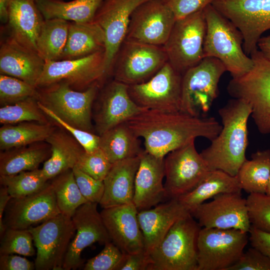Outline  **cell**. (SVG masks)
<instances>
[{
	"label": "cell",
	"instance_id": "1",
	"mask_svg": "<svg viewBox=\"0 0 270 270\" xmlns=\"http://www.w3.org/2000/svg\"><path fill=\"white\" fill-rule=\"evenodd\" d=\"M125 123L137 136L144 139L147 152L162 158L196 138L212 141L222 128L213 117L194 116L180 111L146 110Z\"/></svg>",
	"mask_w": 270,
	"mask_h": 270
},
{
	"label": "cell",
	"instance_id": "2",
	"mask_svg": "<svg viewBox=\"0 0 270 270\" xmlns=\"http://www.w3.org/2000/svg\"><path fill=\"white\" fill-rule=\"evenodd\" d=\"M218 112L222 128L200 154L210 170H220L236 176L247 160L248 122L252 109L244 100L234 98Z\"/></svg>",
	"mask_w": 270,
	"mask_h": 270
},
{
	"label": "cell",
	"instance_id": "3",
	"mask_svg": "<svg viewBox=\"0 0 270 270\" xmlns=\"http://www.w3.org/2000/svg\"><path fill=\"white\" fill-rule=\"evenodd\" d=\"M203 11L206 22L204 58L213 57L219 60L232 78L248 73L254 63L252 58L244 51L241 32L212 4L206 6Z\"/></svg>",
	"mask_w": 270,
	"mask_h": 270
},
{
	"label": "cell",
	"instance_id": "4",
	"mask_svg": "<svg viewBox=\"0 0 270 270\" xmlns=\"http://www.w3.org/2000/svg\"><path fill=\"white\" fill-rule=\"evenodd\" d=\"M201 228L190 212L179 218L150 254L148 270H198Z\"/></svg>",
	"mask_w": 270,
	"mask_h": 270
},
{
	"label": "cell",
	"instance_id": "5",
	"mask_svg": "<svg viewBox=\"0 0 270 270\" xmlns=\"http://www.w3.org/2000/svg\"><path fill=\"white\" fill-rule=\"evenodd\" d=\"M250 56L254 66L244 75L232 78L228 86L233 98L250 104L251 116L262 134H270V61L258 50Z\"/></svg>",
	"mask_w": 270,
	"mask_h": 270
},
{
	"label": "cell",
	"instance_id": "6",
	"mask_svg": "<svg viewBox=\"0 0 270 270\" xmlns=\"http://www.w3.org/2000/svg\"><path fill=\"white\" fill-rule=\"evenodd\" d=\"M226 72L224 64L213 57H204L182 76L180 112L204 117L218 95L220 78Z\"/></svg>",
	"mask_w": 270,
	"mask_h": 270
},
{
	"label": "cell",
	"instance_id": "7",
	"mask_svg": "<svg viewBox=\"0 0 270 270\" xmlns=\"http://www.w3.org/2000/svg\"><path fill=\"white\" fill-rule=\"evenodd\" d=\"M203 10L176 20L163 46L168 62L182 75L204 58L206 22Z\"/></svg>",
	"mask_w": 270,
	"mask_h": 270
},
{
	"label": "cell",
	"instance_id": "8",
	"mask_svg": "<svg viewBox=\"0 0 270 270\" xmlns=\"http://www.w3.org/2000/svg\"><path fill=\"white\" fill-rule=\"evenodd\" d=\"M33 236L36 270H63L62 266L76 228L72 218L62 213L28 228Z\"/></svg>",
	"mask_w": 270,
	"mask_h": 270
},
{
	"label": "cell",
	"instance_id": "9",
	"mask_svg": "<svg viewBox=\"0 0 270 270\" xmlns=\"http://www.w3.org/2000/svg\"><path fill=\"white\" fill-rule=\"evenodd\" d=\"M239 230L202 228L198 240V270H228L243 254L249 237Z\"/></svg>",
	"mask_w": 270,
	"mask_h": 270
},
{
	"label": "cell",
	"instance_id": "10",
	"mask_svg": "<svg viewBox=\"0 0 270 270\" xmlns=\"http://www.w3.org/2000/svg\"><path fill=\"white\" fill-rule=\"evenodd\" d=\"M167 62L163 46L124 40L113 66L114 80L128 86L144 82Z\"/></svg>",
	"mask_w": 270,
	"mask_h": 270
},
{
	"label": "cell",
	"instance_id": "11",
	"mask_svg": "<svg viewBox=\"0 0 270 270\" xmlns=\"http://www.w3.org/2000/svg\"><path fill=\"white\" fill-rule=\"evenodd\" d=\"M108 74L104 64V50L80 58L45 60L36 88L65 82L72 88L84 90L98 84Z\"/></svg>",
	"mask_w": 270,
	"mask_h": 270
},
{
	"label": "cell",
	"instance_id": "12",
	"mask_svg": "<svg viewBox=\"0 0 270 270\" xmlns=\"http://www.w3.org/2000/svg\"><path fill=\"white\" fill-rule=\"evenodd\" d=\"M212 5L241 32L248 56L258 50L262 34L270 30V0H214Z\"/></svg>",
	"mask_w": 270,
	"mask_h": 270
},
{
	"label": "cell",
	"instance_id": "13",
	"mask_svg": "<svg viewBox=\"0 0 270 270\" xmlns=\"http://www.w3.org/2000/svg\"><path fill=\"white\" fill-rule=\"evenodd\" d=\"M98 87L96 84L78 91L67 83H58L46 87L38 100L68 124L91 132L92 108Z\"/></svg>",
	"mask_w": 270,
	"mask_h": 270
},
{
	"label": "cell",
	"instance_id": "14",
	"mask_svg": "<svg viewBox=\"0 0 270 270\" xmlns=\"http://www.w3.org/2000/svg\"><path fill=\"white\" fill-rule=\"evenodd\" d=\"M194 141L172 151L164 158L166 198H177L190 192L210 171Z\"/></svg>",
	"mask_w": 270,
	"mask_h": 270
},
{
	"label": "cell",
	"instance_id": "15",
	"mask_svg": "<svg viewBox=\"0 0 270 270\" xmlns=\"http://www.w3.org/2000/svg\"><path fill=\"white\" fill-rule=\"evenodd\" d=\"M182 76L167 62L148 80L128 86V92L138 106L146 109L180 112Z\"/></svg>",
	"mask_w": 270,
	"mask_h": 270
},
{
	"label": "cell",
	"instance_id": "16",
	"mask_svg": "<svg viewBox=\"0 0 270 270\" xmlns=\"http://www.w3.org/2000/svg\"><path fill=\"white\" fill-rule=\"evenodd\" d=\"M176 20L163 0H149L132 13L125 40L163 46Z\"/></svg>",
	"mask_w": 270,
	"mask_h": 270
},
{
	"label": "cell",
	"instance_id": "17",
	"mask_svg": "<svg viewBox=\"0 0 270 270\" xmlns=\"http://www.w3.org/2000/svg\"><path fill=\"white\" fill-rule=\"evenodd\" d=\"M190 213L202 228H234L248 232L251 227L246 200L241 192L218 194Z\"/></svg>",
	"mask_w": 270,
	"mask_h": 270
},
{
	"label": "cell",
	"instance_id": "18",
	"mask_svg": "<svg viewBox=\"0 0 270 270\" xmlns=\"http://www.w3.org/2000/svg\"><path fill=\"white\" fill-rule=\"evenodd\" d=\"M148 0H106L97 12L94 21L104 34V64L108 74L113 68L117 54L126 38L132 13Z\"/></svg>",
	"mask_w": 270,
	"mask_h": 270
},
{
	"label": "cell",
	"instance_id": "19",
	"mask_svg": "<svg viewBox=\"0 0 270 270\" xmlns=\"http://www.w3.org/2000/svg\"><path fill=\"white\" fill-rule=\"evenodd\" d=\"M61 213L50 182L39 192L13 198L6 208L3 222L6 228L28 229Z\"/></svg>",
	"mask_w": 270,
	"mask_h": 270
},
{
	"label": "cell",
	"instance_id": "20",
	"mask_svg": "<svg viewBox=\"0 0 270 270\" xmlns=\"http://www.w3.org/2000/svg\"><path fill=\"white\" fill-rule=\"evenodd\" d=\"M98 204L88 202L78 207L72 215L76 233L65 256L63 270L80 268L82 263V252L88 246L95 242L104 244L111 241L100 212L97 210Z\"/></svg>",
	"mask_w": 270,
	"mask_h": 270
},
{
	"label": "cell",
	"instance_id": "21",
	"mask_svg": "<svg viewBox=\"0 0 270 270\" xmlns=\"http://www.w3.org/2000/svg\"><path fill=\"white\" fill-rule=\"evenodd\" d=\"M138 212L133 202L102 208L100 212L111 241L124 253L145 250Z\"/></svg>",
	"mask_w": 270,
	"mask_h": 270
},
{
	"label": "cell",
	"instance_id": "22",
	"mask_svg": "<svg viewBox=\"0 0 270 270\" xmlns=\"http://www.w3.org/2000/svg\"><path fill=\"white\" fill-rule=\"evenodd\" d=\"M140 159L133 198L138 212L152 208L166 198L162 183L165 177L164 158L156 156L144 150Z\"/></svg>",
	"mask_w": 270,
	"mask_h": 270
},
{
	"label": "cell",
	"instance_id": "23",
	"mask_svg": "<svg viewBox=\"0 0 270 270\" xmlns=\"http://www.w3.org/2000/svg\"><path fill=\"white\" fill-rule=\"evenodd\" d=\"M146 110L138 106L131 98L128 85L114 80L105 90L96 116V129L98 135L125 123Z\"/></svg>",
	"mask_w": 270,
	"mask_h": 270
},
{
	"label": "cell",
	"instance_id": "24",
	"mask_svg": "<svg viewBox=\"0 0 270 270\" xmlns=\"http://www.w3.org/2000/svg\"><path fill=\"white\" fill-rule=\"evenodd\" d=\"M44 64L45 60L36 52L12 36L1 45L0 74L14 77L36 87Z\"/></svg>",
	"mask_w": 270,
	"mask_h": 270
},
{
	"label": "cell",
	"instance_id": "25",
	"mask_svg": "<svg viewBox=\"0 0 270 270\" xmlns=\"http://www.w3.org/2000/svg\"><path fill=\"white\" fill-rule=\"evenodd\" d=\"M190 212L178 198L138 212V218L148 254L162 241L173 224Z\"/></svg>",
	"mask_w": 270,
	"mask_h": 270
},
{
	"label": "cell",
	"instance_id": "26",
	"mask_svg": "<svg viewBox=\"0 0 270 270\" xmlns=\"http://www.w3.org/2000/svg\"><path fill=\"white\" fill-rule=\"evenodd\" d=\"M138 156L112 164L103 180L104 192L99 204L102 208L133 202Z\"/></svg>",
	"mask_w": 270,
	"mask_h": 270
},
{
	"label": "cell",
	"instance_id": "27",
	"mask_svg": "<svg viewBox=\"0 0 270 270\" xmlns=\"http://www.w3.org/2000/svg\"><path fill=\"white\" fill-rule=\"evenodd\" d=\"M43 18L36 0H12L8 20L12 36L37 52L36 41L44 20Z\"/></svg>",
	"mask_w": 270,
	"mask_h": 270
},
{
	"label": "cell",
	"instance_id": "28",
	"mask_svg": "<svg viewBox=\"0 0 270 270\" xmlns=\"http://www.w3.org/2000/svg\"><path fill=\"white\" fill-rule=\"evenodd\" d=\"M50 146L51 154L42 168L47 180L72 170L84 151L82 146L72 136L62 132L54 130L46 139Z\"/></svg>",
	"mask_w": 270,
	"mask_h": 270
},
{
	"label": "cell",
	"instance_id": "29",
	"mask_svg": "<svg viewBox=\"0 0 270 270\" xmlns=\"http://www.w3.org/2000/svg\"><path fill=\"white\" fill-rule=\"evenodd\" d=\"M104 32L95 22H70L68 38L60 60L80 58L104 50Z\"/></svg>",
	"mask_w": 270,
	"mask_h": 270
},
{
	"label": "cell",
	"instance_id": "30",
	"mask_svg": "<svg viewBox=\"0 0 270 270\" xmlns=\"http://www.w3.org/2000/svg\"><path fill=\"white\" fill-rule=\"evenodd\" d=\"M242 190L236 176L213 170L194 190L177 198L190 212L206 200L218 194L241 192Z\"/></svg>",
	"mask_w": 270,
	"mask_h": 270
},
{
	"label": "cell",
	"instance_id": "31",
	"mask_svg": "<svg viewBox=\"0 0 270 270\" xmlns=\"http://www.w3.org/2000/svg\"><path fill=\"white\" fill-rule=\"evenodd\" d=\"M106 0H36L44 19L61 18L78 23L94 20Z\"/></svg>",
	"mask_w": 270,
	"mask_h": 270
},
{
	"label": "cell",
	"instance_id": "32",
	"mask_svg": "<svg viewBox=\"0 0 270 270\" xmlns=\"http://www.w3.org/2000/svg\"><path fill=\"white\" fill-rule=\"evenodd\" d=\"M139 138L123 123L100 136L99 148L112 164L138 156L143 150Z\"/></svg>",
	"mask_w": 270,
	"mask_h": 270
},
{
	"label": "cell",
	"instance_id": "33",
	"mask_svg": "<svg viewBox=\"0 0 270 270\" xmlns=\"http://www.w3.org/2000/svg\"><path fill=\"white\" fill-rule=\"evenodd\" d=\"M38 143L1 153L0 176L13 175L38 168L40 164L50 156L51 148H48L46 144Z\"/></svg>",
	"mask_w": 270,
	"mask_h": 270
},
{
	"label": "cell",
	"instance_id": "34",
	"mask_svg": "<svg viewBox=\"0 0 270 270\" xmlns=\"http://www.w3.org/2000/svg\"><path fill=\"white\" fill-rule=\"evenodd\" d=\"M4 124L0 128V148L8 150L46 141L55 130L49 123L22 122Z\"/></svg>",
	"mask_w": 270,
	"mask_h": 270
},
{
	"label": "cell",
	"instance_id": "35",
	"mask_svg": "<svg viewBox=\"0 0 270 270\" xmlns=\"http://www.w3.org/2000/svg\"><path fill=\"white\" fill-rule=\"evenodd\" d=\"M270 173V150L253 153L236 175L242 190L250 194H266Z\"/></svg>",
	"mask_w": 270,
	"mask_h": 270
},
{
	"label": "cell",
	"instance_id": "36",
	"mask_svg": "<svg viewBox=\"0 0 270 270\" xmlns=\"http://www.w3.org/2000/svg\"><path fill=\"white\" fill-rule=\"evenodd\" d=\"M69 24L61 18L44 19L36 41L37 52L44 60H60Z\"/></svg>",
	"mask_w": 270,
	"mask_h": 270
},
{
	"label": "cell",
	"instance_id": "37",
	"mask_svg": "<svg viewBox=\"0 0 270 270\" xmlns=\"http://www.w3.org/2000/svg\"><path fill=\"white\" fill-rule=\"evenodd\" d=\"M51 180L50 182L60 212L72 218L78 207L88 202L78 188L72 170H69Z\"/></svg>",
	"mask_w": 270,
	"mask_h": 270
},
{
	"label": "cell",
	"instance_id": "38",
	"mask_svg": "<svg viewBox=\"0 0 270 270\" xmlns=\"http://www.w3.org/2000/svg\"><path fill=\"white\" fill-rule=\"evenodd\" d=\"M42 169L24 171L16 174L0 176L1 186H6L12 198L26 196L44 188L48 182Z\"/></svg>",
	"mask_w": 270,
	"mask_h": 270
},
{
	"label": "cell",
	"instance_id": "39",
	"mask_svg": "<svg viewBox=\"0 0 270 270\" xmlns=\"http://www.w3.org/2000/svg\"><path fill=\"white\" fill-rule=\"evenodd\" d=\"M37 98H32L5 105L0 108V122L4 124L22 122L48 123L46 115L38 104Z\"/></svg>",
	"mask_w": 270,
	"mask_h": 270
},
{
	"label": "cell",
	"instance_id": "40",
	"mask_svg": "<svg viewBox=\"0 0 270 270\" xmlns=\"http://www.w3.org/2000/svg\"><path fill=\"white\" fill-rule=\"evenodd\" d=\"M36 88L20 79L0 74V104L5 106L32 98L38 100L40 94Z\"/></svg>",
	"mask_w": 270,
	"mask_h": 270
},
{
	"label": "cell",
	"instance_id": "41",
	"mask_svg": "<svg viewBox=\"0 0 270 270\" xmlns=\"http://www.w3.org/2000/svg\"><path fill=\"white\" fill-rule=\"evenodd\" d=\"M33 241L28 229L8 228L0 236V254H16L32 256L36 254Z\"/></svg>",
	"mask_w": 270,
	"mask_h": 270
},
{
	"label": "cell",
	"instance_id": "42",
	"mask_svg": "<svg viewBox=\"0 0 270 270\" xmlns=\"http://www.w3.org/2000/svg\"><path fill=\"white\" fill-rule=\"evenodd\" d=\"M246 200L251 226L270 233V196L251 193Z\"/></svg>",
	"mask_w": 270,
	"mask_h": 270
},
{
	"label": "cell",
	"instance_id": "43",
	"mask_svg": "<svg viewBox=\"0 0 270 270\" xmlns=\"http://www.w3.org/2000/svg\"><path fill=\"white\" fill-rule=\"evenodd\" d=\"M112 165L104 153L99 148L92 152L84 151L76 166L94 178L103 181Z\"/></svg>",
	"mask_w": 270,
	"mask_h": 270
},
{
	"label": "cell",
	"instance_id": "44",
	"mask_svg": "<svg viewBox=\"0 0 270 270\" xmlns=\"http://www.w3.org/2000/svg\"><path fill=\"white\" fill-rule=\"evenodd\" d=\"M38 104L46 116L67 130L80 143L86 152H92L99 148L100 136L80 130L68 124L38 100Z\"/></svg>",
	"mask_w": 270,
	"mask_h": 270
},
{
	"label": "cell",
	"instance_id": "45",
	"mask_svg": "<svg viewBox=\"0 0 270 270\" xmlns=\"http://www.w3.org/2000/svg\"><path fill=\"white\" fill-rule=\"evenodd\" d=\"M112 242L104 244V249L84 264V270H118L124 256Z\"/></svg>",
	"mask_w": 270,
	"mask_h": 270
},
{
	"label": "cell",
	"instance_id": "46",
	"mask_svg": "<svg viewBox=\"0 0 270 270\" xmlns=\"http://www.w3.org/2000/svg\"><path fill=\"white\" fill-rule=\"evenodd\" d=\"M78 188L88 202L99 204L104 192L103 181L97 180L79 170L72 169Z\"/></svg>",
	"mask_w": 270,
	"mask_h": 270
},
{
	"label": "cell",
	"instance_id": "47",
	"mask_svg": "<svg viewBox=\"0 0 270 270\" xmlns=\"http://www.w3.org/2000/svg\"><path fill=\"white\" fill-rule=\"evenodd\" d=\"M228 270H270V258L252 246Z\"/></svg>",
	"mask_w": 270,
	"mask_h": 270
},
{
	"label": "cell",
	"instance_id": "48",
	"mask_svg": "<svg viewBox=\"0 0 270 270\" xmlns=\"http://www.w3.org/2000/svg\"><path fill=\"white\" fill-rule=\"evenodd\" d=\"M176 20L203 10L214 0H163Z\"/></svg>",
	"mask_w": 270,
	"mask_h": 270
},
{
	"label": "cell",
	"instance_id": "49",
	"mask_svg": "<svg viewBox=\"0 0 270 270\" xmlns=\"http://www.w3.org/2000/svg\"><path fill=\"white\" fill-rule=\"evenodd\" d=\"M150 263L149 255L145 250L134 254H124L118 270H148Z\"/></svg>",
	"mask_w": 270,
	"mask_h": 270
},
{
	"label": "cell",
	"instance_id": "50",
	"mask_svg": "<svg viewBox=\"0 0 270 270\" xmlns=\"http://www.w3.org/2000/svg\"><path fill=\"white\" fill-rule=\"evenodd\" d=\"M0 270H36L34 262L14 254H0Z\"/></svg>",
	"mask_w": 270,
	"mask_h": 270
},
{
	"label": "cell",
	"instance_id": "51",
	"mask_svg": "<svg viewBox=\"0 0 270 270\" xmlns=\"http://www.w3.org/2000/svg\"><path fill=\"white\" fill-rule=\"evenodd\" d=\"M249 240L252 246L260 250L270 258V233L251 226Z\"/></svg>",
	"mask_w": 270,
	"mask_h": 270
},
{
	"label": "cell",
	"instance_id": "52",
	"mask_svg": "<svg viewBox=\"0 0 270 270\" xmlns=\"http://www.w3.org/2000/svg\"><path fill=\"white\" fill-rule=\"evenodd\" d=\"M7 188L1 186L0 188V236H2L6 229L3 222V216L6 206L11 199Z\"/></svg>",
	"mask_w": 270,
	"mask_h": 270
},
{
	"label": "cell",
	"instance_id": "53",
	"mask_svg": "<svg viewBox=\"0 0 270 270\" xmlns=\"http://www.w3.org/2000/svg\"><path fill=\"white\" fill-rule=\"evenodd\" d=\"M258 50L264 57L270 61V36L261 37L259 40Z\"/></svg>",
	"mask_w": 270,
	"mask_h": 270
},
{
	"label": "cell",
	"instance_id": "54",
	"mask_svg": "<svg viewBox=\"0 0 270 270\" xmlns=\"http://www.w3.org/2000/svg\"><path fill=\"white\" fill-rule=\"evenodd\" d=\"M12 0H0V19L2 24L8 22V8Z\"/></svg>",
	"mask_w": 270,
	"mask_h": 270
},
{
	"label": "cell",
	"instance_id": "55",
	"mask_svg": "<svg viewBox=\"0 0 270 270\" xmlns=\"http://www.w3.org/2000/svg\"><path fill=\"white\" fill-rule=\"evenodd\" d=\"M266 194L270 196V173L269 176V179L266 188Z\"/></svg>",
	"mask_w": 270,
	"mask_h": 270
}]
</instances>
